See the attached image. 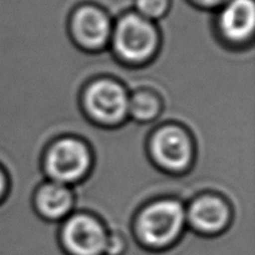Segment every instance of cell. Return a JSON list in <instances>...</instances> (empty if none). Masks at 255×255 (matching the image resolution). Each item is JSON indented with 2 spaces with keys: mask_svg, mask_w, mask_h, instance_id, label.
<instances>
[{
  "mask_svg": "<svg viewBox=\"0 0 255 255\" xmlns=\"http://www.w3.org/2000/svg\"><path fill=\"white\" fill-rule=\"evenodd\" d=\"M186 218L183 206L177 201L168 199L149 204L137 221L139 242L152 252L168 249L181 237Z\"/></svg>",
  "mask_w": 255,
  "mask_h": 255,
  "instance_id": "1",
  "label": "cell"
},
{
  "mask_svg": "<svg viewBox=\"0 0 255 255\" xmlns=\"http://www.w3.org/2000/svg\"><path fill=\"white\" fill-rule=\"evenodd\" d=\"M158 34L149 20L139 14H128L117 24L114 34V49L122 60L141 64L156 52Z\"/></svg>",
  "mask_w": 255,
  "mask_h": 255,
  "instance_id": "2",
  "label": "cell"
},
{
  "mask_svg": "<svg viewBox=\"0 0 255 255\" xmlns=\"http://www.w3.org/2000/svg\"><path fill=\"white\" fill-rule=\"evenodd\" d=\"M91 164L89 148L75 138H62L52 144L45 158V169L54 182L61 184L80 181Z\"/></svg>",
  "mask_w": 255,
  "mask_h": 255,
  "instance_id": "3",
  "label": "cell"
},
{
  "mask_svg": "<svg viewBox=\"0 0 255 255\" xmlns=\"http://www.w3.org/2000/svg\"><path fill=\"white\" fill-rule=\"evenodd\" d=\"M126 90L112 80H99L90 85L85 92L86 111L101 125H117L128 114Z\"/></svg>",
  "mask_w": 255,
  "mask_h": 255,
  "instance_id": "4",
  "label": "cell"
},
{
  "mask_svg": "<svg viewBox=\"0 0 255 255\" xmlns=\"http://www.w3.org/2000/svg\"><path fill=\"white\" fill-rule=\"evenodd\" d=\"M109 234L96 218L87 214L71 217L62 227V249L66 255H105Z\"/></svg>",
  "mask_w": 255,
  "mask_h": 255,
  "instance_id": "5",
  "label": "cell"
},
{
  "mask_svg": "<svg viewBox=\"0 0 255 255\" xmlns=\"http://www.w3.org/2000/svg\"><path fill=\"white\" fill-rule=\"evenodd\" d=\"M151 152L157 164L171 172H179L191 163L193 147L181 127L166 126L154 133Z\"/></svg>",
  "mask_w": 255,
  "mask_h": 255,
  "instance_id": "6",
  "label": "cell"
},
{
  "mask_svg": "<svg viewBox=\"0 0 255 255\" xmlns=\"http://www.w3.org/2000/svg\"><path fill=\"white\" fill-rule=\"evenodd\" d=\"M72 32L77 42L86 49H101L111 37V22L97 7L84 6L72 17Z\"/></svg>",
  "mask_w": 255,
  "mask_h": 255,
  "instance_id": "7",
  "label": "cell"
},
{
  "mask_svg": "<svg viewBox=\"0 0 255 255\" xmlns=\"http://www.w3.org/2000/svg\"><path fill=\"white\" fill-rule=\"evenodd\" d=\"M189 223L201 234H218L228 224L229 208L226 202L217 196H203L191 204L188 209Z\"/></svg>",
  "mask_w": 255,
  "mask_h": 255,
  "instance_id": "8",
  "label": "cell"
},
{
  "mask_svg": "<svg viewBox=\"0 0 255 255\" xmlns=\"http://www.w3.org/2000/svg\"><path fill=\"white\" fill-rule=\"evenodd\" d=\"M255 25L253 0H232L219 19L221 31L229 41L243 42L252 36Z\"/></svg>",
  "mask_w": 255,
  "mask_h": 255,
  "instance_id": "9",
  "label": "cell"
},
{
  "mask_svg": "<svg viewBox=\"0 0 255 255\" xmlns=\"http://www.w3.org/2000/svg\"><path fill=\"white\" fill-rule=\"evenodd\" d=\"M74 198L65 184L52 182L42 186L36 194V208L47 219H60L72 208Z\"/></svg>",
  "mask_w": 255,
  "mask_h": 255,
  "instance_id": "10",
  "label": "cell"
},
{
  "mask_svg": "<svg viewBox=\"0 0 255 255\" xmlns=\"http://www.w3.org/2000/svg\"><path fill=\"white\" fill-rule=\"evenodd\" d=\"M161 110L158 99L148 92H138L128 100V114L139 122L156 119Z\"/></svg>",
  "mask_w": 255,
  "mask_h": 255,
  "instance_id": "11",
  "label": "cell"
},
{
  "mask_svg": "<svg viewBox=\"0 0 255 255\" xmlns=\"http://www.w3.org/2000/svg\"><path fill=\"white\" fill-rule=\"evenodd\" d=\"M168 0H137V9L144 19H159L168 10Z\"/></svg>",
  "mask_w": 255,
  "mask_h": 255,
  "instance_id": "12",
  "label": "cell"
},
{
  "mask_svg": "<svg viewBox=\"0 0 255 255\" xmlns=\"http://www.w3.org/2000/svg\"><path fill=\"white\" fill-rule=\"evenodd\" d=\"M126 252L125 241L119 236H109L105 255H124Z\"/></svg>",
  "mask_w": 255,
  "mask_h": 255,
  "instance_id": "13",
  "label": "cell"
},
{
  "mask_svg": "<svg viewBox=\"0 0 255 255\" xmlns=\"http://www.w3.org/2000/svg\"><path fill=\"white\" fill-rule=\"evenodd\" d=\"M199 4L206 5V6H217V5L223 4L226 0H197Z\"/></svg>",
  "mask_w": 255,
  "mask_h": 255,
  "instance_id": "14",
  "label": "cell"
},
{
  "mask_svg": "<svg viewBox=\"0 0 255 255\" xmlns=\"http://www.w3.org/2000/svg\"><path fill=\"white\" fill-rule=\"evenodd\" d=\"M5 187H6V182H5V177L2 174V172L0 171V197L2 196L5 191Z\"/></svg>",
  "mask_w": 255,
  "mask_h": 255,
  "instance_id": "15",
  "label": "cell"
}]
</instances>
